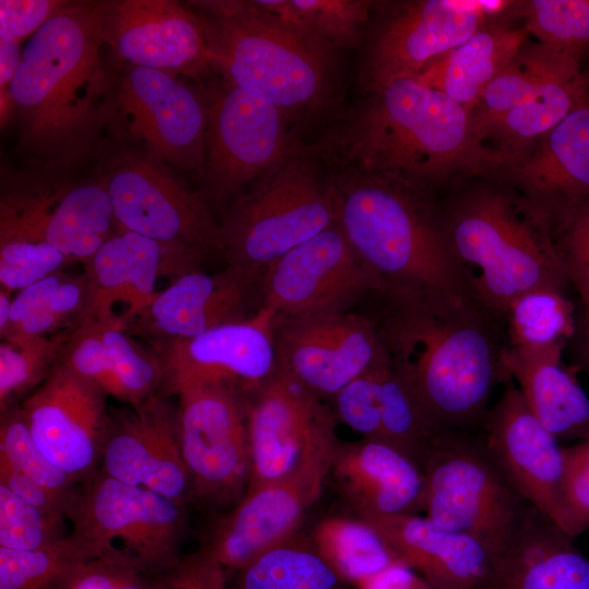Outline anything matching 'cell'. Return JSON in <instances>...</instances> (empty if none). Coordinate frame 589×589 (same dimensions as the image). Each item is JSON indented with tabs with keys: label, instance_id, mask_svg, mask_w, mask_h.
<instances>
[{
	"label": "cell",
	"instance_id": "9a60e30c",
	"mask_svg": "<svg viewBox=\"0 0 589 589\" xmlns=\"http://www.w3.org/2000/svg\"><path fill=\"white\" fill-rule=\"evenodd\" d=\"M112 118L146 155L202 175L206 157V103L178 76L127 65L115 86Z\"/></svg>",
	"mask_w": 589,
	"mask_h": 589
},
{
	"label": "cell",
	"instance_id": "7402d4cb",
	"mask_svg": "<svg viewBox=\"0 0 589 589\" xmlns=\"http://www.w3.org/2000/svg\"><path fill=\"white\" fill-rule=\"evenodd\" d=\"M329 469L312 467L249 488L216 520L199 552L225 570L240 572L265 551L294 538L305 512L320 497Z\"/></svg>",
	"mask_w": 589,
	"mask_h": 589
},
{
	"label": "cell",
	"instance_id": "d6986e66",
	"mask_svg": "<svg viewBox=\"0 0 589 589\" xmlns=\"http://www.w3.org/2000/svg\"><path fill=\"white\" fill-rule=\"evenodd\" d=\"M106 398L59 359L20 407L39 448L77 483L98 471L111 420Z\"/></svg>",
	"mask_w": 589,
	"mask_h": 589
},
{
	"label": "cell",
	"instance_id": "7bdbcfd3",
	"mask_svg": "<svg viewBox=\"0 0 589 589\" xmlns=\"http://www.w3.org/2000/svg\"><path fill=\"white\" fill-rule=\"evenodd\" d=\"M518 17L538 43L580 61L589 57V0L508 1L502 16Z\"/></svg>",
	"mask_w": 589,
	"mask_h": 589
},
{
	"label": "cell",
	"instance_id": "816d5d0a",
	"mask_svg": "<svg viewBox=\"0 0 589 589\" xmlns=\"http://www.w3.org/2000/svg\"><path fill=\"white\" fill-rule=\"evenodd\" d=\"M68 1L1 0L0 35L22 43L50 21Z\"/></svg>",
	"mask_w": 589,
	"mask_h": 589
},
{
	"label": "cell",
	"instance_id": "ba28073f",
	"mask_svg": "<svg viewBox=\"0 0 589 589\" xmlns=\"http://www.w3.org/2000/svg\"><path fill=\"white\" fill-rule=\"evenodd\" d=\"M422 512L495 554L529 504L506 477L479 432L443 431L421 465Z\"/></svg>",
	"mask_w": 589,
	"mask_h": 589
},
{
	"label": "cell",
	"instance_id": "680465c9",
	"mask_svg": "<svg viewBox=\"0 0 589 589\" xmlns=\"http://www.w3.org/2000/svg\"><path fill=\"white\" fill-rule=\"evenodd\" d=\"M13 293L7 289L0 290V337L8 332L11 318V305Z\"/></svg>",
	"mask_w": 589,
	"mask_h": 589
},
{
	"label": "cell",
	"instance_id": "f1b7e54d",
	"mask_svg": "<svg viewBox=\"0 0 589 589\" xmlns=\"http://www.w3.org/2000/svg\"><path fill=\"white\" fill-rule=\"evenodd\" d=\"M361 519L433 589H479L490 569L494 554L484 544L420 514Z\"/></svg>",
	"mask_w": 589,
	"mask_h": 589
},
{
	"label": "cell",
	"instance_id": "7dc6e473",
	"mask_svg": "<svg viewBox=\"0 0 589 589\" xmlns=\"http://www.w3.org/2000/svg\"><path fill=\"white\" fill-rule=\"evenodd\" d=\"M64 517L51 515L25 502L0 484V548L34 551L65 539Z\"/></svg>",
	"mask_w": 589,
	"mask_h": 589
},
{
	"label": "cell",
	"instance_id": "d4e9b609",
	"mask_svg": "<svg viewBox=\"0 0 589 589\" xmlns=\"http://www.w3.org/2000/svg\"><path fill=\"white\" fill-rule=\"evenodd\" d=\"M200 262L189 252L118 227L84 264L92 292L87 320L118 326V310L124 328L155 298L159 276L177 278L197 269Z\"/></svg>",
	"mask_w": 589,
	"mask_h": 589
},
{
	"label": "cell",
	"instance_id": "4dcf8cb0",
	"mask_svg": "<svg viewBox=\"0 0 589 589\" xmlns=\"http://www.w3.org/2000/svg\"><path fill=\"white\" fill-rule=\"evenodd\" d=\"M28 170L47 240L72 262L86 264L117 231L105 183L74 179L53 168Z\"/></svg>",
	"mask_w": 589,
	"mask_h": 589
},
{
	"label": "cell",
	"instance_id": "9c48e42d",
	"mask_svg": "<svg viewBox=\"0 0 589 589\" xmlns=\"http://www.w3.org/2000/svg\"><path fill=\"white\" fill-rule=\"evenodd\" d=\"M68 521L70 534L98 557L119 552L155 577L183 558L185 507L101 470L77 488Z\"/></svg>",
	"mask_w": 589,
	"mask_h": 589
},
{
	"label": "cell",
	"instance_id": "f6af8a7d",
	"mask_svg": "<svg viewBox=\"0 0 589 589\" xmlns=\"http://www.w3.org/2000/svg\"><path fill=\"white\" fill-rule=\"evenodd\" d=\"M0 460L28 480L62 497H75L77 482L39 448L20 407H11L1 413Z\"/></svg>",
	"mask_w": 589,
	"mask_h": 589
},
{
	"label": "cell",
	"instance_id": "e575fe53",
	"mask_svg": "<svg viewBox=\"0 0 589 589\" xmlns=\"http://www.w3.org/2000/svg\"><path fill=\"white\" fill-rule=\"evenodd\" d=\"M528 36L524 26H512L505 20L492 17L413 79L443 93L470 113L490 83L528 41Z\"/></svg>",
	"mask_w": 589,
	"mask_h": 589
},
{
	"label": "cell",
	"instance_id": "603a6c76",
	"mask_svg": "<svg viewBox=\"0 0 589 589\" xmlns=\"http://www.w3.org/2000/svg\"><path fill=\"white\" fill-rule=\"evenodd\" d=\"M100 464L107 476L184 507L193 497L181 450L178 411L160 394L111 417Z\"/></svg>",
	"mask_w": 589,
	"mask_h": 589
},
{
	"label": "cell",
	"instance_id": "52a82bcc",
	"mask_svg": "<svg viewBox=\"0 0 589 589\" xmlns=\"http://www.w3.org/2000/svg\"><path fill=\"white\" fill-rule=\"evenodd\" d=\"M335 223L333 173L294 143L226 213L221 253L228 265L266 269Z\"/></svg>",
	"mask_w": 589,
	"mask_h": 589
},
{
	"label": "cell",
	"instance_id": "d6a6232c",
	"mask_svg": "<svg viewBox=\"0 0 589 589\" xmlns=\"http://www.w3.org/2000/svg\"><path fill=\"white\" fill-rule=\"evenodd\" d=\"M565 347H508L504 363L528 407L557 441L589 436V396L563 363Z\"/></svg>",
	"mask_w": 589,
	"mask_h": 589
},
{
	"label": "cell",
	"instance_id": "7a4b0ae2",
	"mask_svg": "<svg viewBox=\"0 0 589 589\" xmlns=\"http://www.w3.org/2000/svg\"><path fill=\"white\" fill-rule=\"evenodd\" d=\"M95 2L67 4L25 44L11 83L22 153L63 169L88 155L112 118L113 83Z\"/></svg>",
	"mask_w": 589,
	"mask_h": 589
},
{
	"label": "cell",
	"instance_id": "9f6ffc18",
	"mask_svg": "<svg viewBox=\"0 0 589 589\" xmlns=\"http://www.w3.org/2000/svg\"><path fill=\"white\" fill-rule=\"evenodd\" d=\"M426 581L401 562L356 585L357 589H423Z\"/></svg>",
	"mask_w": 589,
	"mask_h": 589
},
{
	"label": "cell",
	"instance_id": "8d00e7d4",
	"mask_svg": "<svg viewBox=\"0 0 589 589\" xmlns=\"http://www.w3.org/2000/svg\"><path fill=\"white\" fill-rule=\"evenodd\" d=\"M88 276L63 269L19 290L12 299L8 332L31 336L71 333L86 320L91 303Z\"/></svg>",
	"mask_w": 589,
	"mask_h": 589
},
{
	"label": "cell",
	"instance_id": "d590c367",
	"mask_svg": "<svg viewBox=\"0 0 589 589\" xmlns=\"http://www.w3.org/2000/svg\"><path fill=\"white\" fill-rule=\"evenodd\" d=\"M589 95L582 69L551 77L532 89L480 136L489 173L549 133ZM482 176V175H480Z\"/></svg>",
	"mask_w": 589,
	"mask_h": 589
},
{
	"label": "cell",
	"instance_id": "7c38bea8",
	"mask_svg": "<svg viewBox=\"0 0 589 589\" xmlns=\"http://www.w3.org/2000/svg\"><path fill=\"white\" fill-rule=\"evenodd\" d=\"M202 93L207 113L203 197L221 202L289 153L291 120L271 101L225 80Z\"/></svg>",
	"mask_w": 589,
	"mask_h": 589
},
{
	"label": "cell",
	"instance_id": "74e56055",
	"mask_svg": "<svg viewBox=\"0 0 589 589\" xmlns=\"http://www.w3.org/2000/svg\"><path fill=\"white\" fill-rule=\"evenodd\" d=\"M581 61L540 43L524 45L513 61L490 83L470 111L474 135L481 134L544 81L572 69ZM480 144V143H479Z\"/></svg>",
	"mask_w": 589,
	"mask_h": 589
},
{
	"label": "cell",
	"instance_id": "5bb4252c",
	"mask_svg": "<svg viewBox=\"0 0 589 589\" xmlns=\"http://www.w3.org/2000/svg\"><path fill=\"white\" fill-rule=\"evenodd\" d=\"M278 371L317 397L345 386L388 359L380 328L365 310L275 315Z\"/></svg>",
	"mask_w": 589,
	"mask_h": 589
},
{
	"label": "cell",
	"instance_id": "8992f818",
	"mask_svg": "<svg viewBox=\"0 0 589 589\" xmlns=\"http://www.w3.org/2000/svg\"><path fill=\"white\" fill-rule=\"evenodd\" d=\"M203 24L211 68L265 98L291 121L328 109L335 50L280 25L257 0L190 1Z\"/></svg>",
	"mask_w": 589,
	"mask_h": 589
},
{
	"label": "cell",
	"instance_id": "cb8c5ba5",
	"mask_svg": "<svg viewBox=\"0 0 589 589\" xmlns=\"http://www.w3.org/2000/svg\"><path fill=\"white\" fill-rule=\"evenodd\" d=\"M506 477L529 505L564 531L563 448L508 378L479 431Z\"/></svg>",
	"mask_w": 589,
	"mask_h": 589
},
{
	"label": "cell",
	"instance_id": "bcb514c9",
	"mask_svg": "<svg viewBox=\"0 0 589 589\" xmlns=\"http://www.w3.org/2000/svg\"><path fill=\"white\" fill-rule=\"evenodd\" d=\"M554 250L579 305L589 304V197L545 212Z\"/></svg>",
	"mask_w": 589,
	"mask_h": 589
},
{
	"label": "cell",
	"instance_id": "4316f807",
	"mask_svg": "<svg viewBox=\"0 0 589 589\" xmlns=\"http://www.w3.org/2000/svg\"><path fill=\"white\" fill-rule=\"evenodd\" d=\"M548 212L589 197V95L549 133L486 175Z\"/></svg>",
	"mask_w": 589,
	"mask_h": 589
},
{
	"label": "cell",
	"instance_id": "91938a15",
	"mask_svg": "<svg viewBox=\"0 0 589 589\" xmlns=\"http://www.w3.org/2000/svg\"><path fill=\"white\" fill-rule=\"evenodd\" d=\"M582 74H584V77H585L586 82L589 85V65L585 70H582Z\"/></svg>",
	"mask_w": 589,
	"mask_h": 589
},
{
	"label": "cell",
	"instance_id": "e0dca14e",
	"mask_svg": "<svg viewBox=\"0 0 589 589\" xmlns=\"http://www.w3.org/2000/svg\"><path fill=\"white\" fill-rule=\"evenodd\" d=\"M175 395L193 497L233 507L245 494L251 477L243 399L219 387L182 389Z\"/></svg>",
	"mask_w": 589,
	"mask_h": 589
},
{
	"label": "cell",
	"instance_id": "6f0895ef",
	"mask_svg": "<svg viewBox=\"0 0 589 589\" xmlns=\"http://www.w3.org/2000/svg\"><path fill=\"white\" fill-rule=\"evenodd\" d=\"M575 364L589 377V304L579 305L574 333L568 340Z\"/></svg>",
	"mask_w": 589,
	"mask_h": 589
},
{
	"label": "cell",
	"instance_id": "8fae6325",
	"mask_svg": "<svg viewBox=\"0 0 589 589\" xmlns=\"http://www.w3.org/2000/svg\"><path fill=\"white\" fill-rule=\"evenodd\" d=\"M243 406L251 459L249 488L312 467L330 468L339 444L337 418L322 398L277 371L243 399Z\"/></svg>",
	"mask_w": 589,
	"mask_h": 589
},
{
	"label": "cell",
	"instance_id": "11a10c76",
	"mask_svg": "<svg viewBox=\"0 0 589 589\" xmlns=\"http://www.w3.org/2000/svg\"><path fill=\"white\" fill-rule=\"evenodd\" d=\"M22 51L21 41L0 35V118L2 128L14 117L10 87L21 62Z\"/></svg>",
	"mask_w": 589,
	"mask_h": 589
},
{
	"label": "cell",
	"instance_id": "f5cc1de1",
	"mask_svg": "<svg viewBox=\"0 0 589 589\" xmlns=\"http://www.w3.org/2000/svg\"><path fill=\"white\" fill-rule=\"evenodd\" d=\"M161 589H229L224 567L196 552L159 577Z\"/></svg>",
	"mask_w": 589,
	"mask_h": 589
},
{
	"label": "cell",
	"instance_id": "f35d334b",
	"mask_svg": "<svg viewBox=\"0 0 589 589\" xmlns=\"http://www.w3.org/2000/svg\"><path fill=\"white\" fill-rule=\"evenodd\" d=\"M311 543L346 582L354 586L400 562L377 531L359 517L322 519Z\"/></svg>",
	"mask_w": 589,
	"mask_h": 589
},
{
	"label": "cell",
	"instance_id": "2e32d148",
	"mask_svg": "<svg viewBox=\"0 0 589 589\" xmlns=\"http://www.w3.org/2000/svg\"><path fill=\"white\" fill-rule=\"evenodd\" d=\"M382 291L338 221L271 264L262 284L263 308L285 316L354 310Z\"/></svg>",
	"mask_w": 589,
	"mask_h": 589
},
{
	"label": "cell",
	"instance_id": "681fc988",
	"mask_svg": "<svg viewBox=\"0 0 589 589\" xmlns=\"http://www.w3.org/2000/svg\"><path fill=\"white\" fill-rule=\"evenodd\" d=\"M561 497L564 532L575 538L589 529V436L563 448Z\"/></svg>",
	"mask_w": 589,
	"mask_h": 589
},
{
	"label": "cell",
	"instance_id": "5b68a950",
	"mask_svg": "<svg viewBox=\"0 0 589 589\" xmlns=\"http://www.w3.org/2000/svg\"><path fill=\"white\" fill-rule=\"evenodd\" d=\"M333 183L337 221L382 292L473 294L447 242L437 195L349 167L333 172Z\"/></svg>",
	"mask_w": 589,
	"mask_h": 589
},
{
	"label": "cell",
	"instance_id": "f546056e",
	"mask_svg": "<svg viewBox=\"0 0 589 589\" xmlns=\"http://www.w3.org/2000/svg\"><path fill=\"white\" fill-rule=\"evenodd\" d=\"M479 589H589V558L549 517L528 506L494 554Z\"/></svg>",
	"mask_w": 589,
	"mask_h": 589
},
{
	"label": "cell",
	"instance_id": "277c9868",
	"mask_svg": "<svg viewBox=\"0 0 589 589\" xmlns=\"http://www.w3.org/2000/svg\"><path fill=\"white\" fill-rule=\"evenodd\" d=\"M450 251L474 297L504 320L519 296L567 291L548 215L509 184L486 176L458 180L437 199Z\"/></svg>",
	"mask_w": 589,
	"mask_h": 589
},
{
	"label": "cell",
	"instance_id": "30bf717a",
	"mask_svg": "<svg viewBox=\"0 0 589 589\" xmlns=\"http://www.w3.org/2000/svg\"><path fill=\"white\" fill-rule=\"evenodd\" d=\"M97 176L105 183L119 228L201 260L221 252L220 225L203 195L189 189L166 164L124 149L107 157Z\"/></svg>",
	"mask_w": 589,
	"mask_h": 589
},
{
	"label": "cell",
	"instance_id": "b9f144b4",
	"mask_svg": "<svg viewBox=\"0 0 589 589\" xmlns=\"http://www.w3.org/2000/svg\"><path fill=\"white\" fill-rule=\"evenodd\" d=\"M97 557L70 533L40 550L0 548V589H67L79 568Z\"/></svg>",
	"mask_w": 589,
	"mask_h": 589
},
{
	"label": "cell",
	"instance_id": "ffe728a7",
	"mask_svg": "<svg viewBox=\"0 0 589 589\" xmlns=\"http://www.w3.org/2000/svg\"><path fill=\"white\" fill-rule=\"evenodd\" d=\"M264 272L236 265L215 274L190 271L157 292L123 329L148 339L158 349L173 340L248 320L263 309Z\"/></svg>",
	"mask_w": 589,
	"mask_h": 589
},
{
	"label": "cell",
	"instance_id": "60d3db41",
	"mask_svg": "<svg viewBox=\"0 0 589 589\" xmlns=\"http://www.w3.org/2000/svg\"><path fill=\"white\" fill-rule=\"evenodd\" d=\"M576 306L567 291L541 288L516 298L505 313L508 347H566L576 322Z\"/></svg>",
	"mask_w": 589,
	"mask_h": 589
},
{
	"label": "cell",
	"instance_id": "4fadbf2b",
	"mask_svg": "<svg viewBox=\"0 0 589 589\" xmlns=\"http://www.w3.org/2000/svg\"><path fill=\"white\" fill-rule=\"evenodd\" d=\"M360 65L366 93L414 77L432 61L494 17L485 2L410 0L377 2Z\"/></svg>",
	"mask_w": 589,
	"mask_h": 589
},
{
	"label": "cell",
	"instance_id": "83f0119b",
	"mask_svg": "<svg viewBox=\"0 0 589 589\" xmlns=\"http://www.w3.org/2000/svg\"><path fill=\"white\" fill-rule=\"evenodd\" d=\"M329 474L357 517L422 512V468L392 444L364 437L339 443Z\"/></svg>",
	"mask_w": 589,
	"mask_h": 589
},
{
	"label": "cell",
	"instance_id": "94428289",
	"mask_svg": "<svg viewBox=\"0 0 589 589\" xmlns=\"http://www.w3.org/2000/svg\"><path fill=\"white\" fill-rule=\"evenodd\" d=\"M423 589H433V588L426 582Z\"/></svg>",
	"mask_w": 589,
	"mask_h": 589
},
{
	"label": "cell",
	"instance_id": "44dd1931",
	"mask_svg": "<svg viewBox=\"0 0 589 589\" xmlns=\"http://www.w3.org/2000/svg\"><path fill=\"white\" fill-rule=\"evenodd\" d=\"M105 45L129 65L175 76H199L211 68L200 16L172 0L95 2Z\"/></svg>",
	"mask_w": 589,
	"mask_h": 589
},
{
	"label": "cell",
	"instance_id": "ee69618b",
	"mask_svg": "<svg viewBox=\"0 0 589 589\" xmlns=\"http://www.w3.org/2000/svg\"><path fill=\"white\" fill-rule=\"evenodd\" d=\"M71 333L55 336L10 334L0 342V410L37 388L49 375L70 339Z\"/></svg>",
	"mask_w": 589,
	"mask_h": 589
},
{
	"label": "cell",
	"instance_id": "1f68e13d",
	"mask_svg": "<svg viewBox=\"0 0 589 589\" xmlns=\"http://www.w3.org/2000/svg\"><path fill=\"white\" fill-rule=\"evenodd\" d=\"M60 360L74 372L129 406L157 393L163 383L158 356L145 352L123 328L85 321L68 340Z\"/></svg>",
	"mask_w": 589,
	"mask_h": 589
},
{
	"label": "cell",
	"instance_id": "db71d44e",
	"mask_svg": "<svg viewBox=\"0 0 589 589\" xmlns=\"http://www.w3.org/2000/svg\"><path fill=\"white\" fill-rule=\"evenodd\" d=\"M0 484L5 485L17 496L40 510L64 517L68 520V513L74 498L62 497L38 485L2 460H0Z\"/></svg>",
	"mask_w": 589,
	"mask_h": 589
},
{
	"label": "cell",
	"instance_id": "ac0fdd59",
	"mask_svg": "<svg viewBox=\"0 0 589 589\" xmlns=\"http://www.w3.org/2000/svg\"><path fill=\"white\" fill-rule=\"evenodd\" d=\"M274 318L275 313L263 308L248 320L158 348L168 393L219 387L242 399L254 393L278 371Z\"/></svg>",
	"mask_w": 589,
	"mask_h": 589
},
{
	"label": "cell",
	"instance_id": "6da1fadb",
	"mask_svg": "<svg viewBox=\"0 0 589 589\" xmlns=\"http://www.w3.org/2000/svg\"><path fill=\"white\" fill-rule=\"evenodd\" d=\"M389 360L443 431L479 432L507 375L505 321L473 294L378 292L365 304Z\"/></svg>",
	"mask_w": 589,
	"mask_h": 589
},
{
	"label": "cell",
	"instance_id": "f907efd6",
	"mask_svg": "<svg viewBox=\"0 0 589 589\" xmlns=\"http://www.w3.org/2000/svg\"><path fill=\"white\" fill-rule=\"evenodd\" d=\"M67 589H161V584L129 557L111 552L83 564Z\"/></svg>",
	"mask_w": 589,
	"mask_h": 589
},
{
	"label": "cell",
	"instance_id": "c3c4849f",
	"mask_svg": "<svg viewBox=\"0 0 589 589\" xmlns=\"http://www.w3.org/2000/svg\"><path fill=\"white\" fill-rule=\"evenodd\" d=\"M315 35L333 48L357 45L370 22L373 1L292 0Z\"/></svg>",
	"mask_w": 589,
	"mask_h": 589
},
{
	"label": "cell",
	"instance_id": "484cf974",
	"mask_svg": "<svg viewBox=\"0 0 589 589\" xmlns=\"http://www.w3.org/2000/svg\"><path fill=\"white\" fill-rule=\"evenodd\" d=\"M332 400L337 420L364 438L396 446L420 466L443 431L389 357L345 386Z\"/></svg>",
	"mask_w": 589,
	"mask_h": 589
},
{
	"label": "cell",
	"instance_id": "3957f363",
	"mask_svg": "<svg viewBox=\"0 0 589 589\" xmlns=\"http://www.w3.org/2000/svg\"><path fill=\"white\" fill-rule=\"evenodd\" d=\"M328 144L339 167L383 176L434 195L488 168L470 113L413 77L368 93Z\"/></svg>",
	"mask_w": 589,
	"mask_h": 589
},
{
	"label": "cell",
	"instance_id": "ab89813d",
	"mask_svg": "<svg viewBox=\"0 0 589 589\" xmlns=\"http://www.w3.org/2000/svg\"><path fill=\"white\" fill-rule=\"evenodd\" d=\"M240 572L239 589H342L346 584L312 543L294 538L265 551Z\"/></svg>",
	"mask_w": 589,
	"mask_h": 589
},
{
	"label": "cell",
	"instance_id": "836d02e7",
	"mask_svg": "<svg viewBox=\"0 0 589 589\" xmlns=\"http://www.w3.org/2000/svg\"><path fill=\"white\" fill-rule=\"evenodd\" d=\"M73 262L50 245L28 172L2 177L0 193V284L11 292Z\"/></svg>",
	"mask_w": 589,
	"mask_h": 589
}]
</instances>
